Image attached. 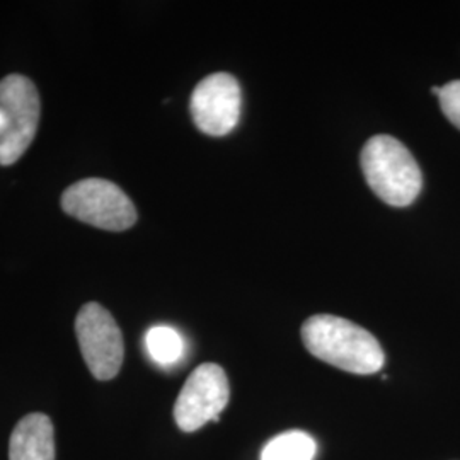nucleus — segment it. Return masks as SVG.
<instances>
[{
  "label": "nucleus",
  "instance_id": "10",
  "mask_svg": "<svg viewBox=\"0 0 460 460\" xmlns=\"http://www.w3.org/2000/svg\"><path fill=\"white\" fill-rule=\"evenodd\" d=\"M146 345L150 358L163 367L180 362L184 353L181 334L171 326H154L148 329Z\"/></svg>",
  "mask_w": 460,
  "mask_h": 460
},
{
  "label": "nucleus",
  "instance_id": "1",
  "mask_svg": "<svg viewBox=\"0 0 460 460\" xmlns=\"http://www.w3.org/2000/svg\"><path fill=\"white\" fill-rule=\"evenodd\" d=\"M300 332L304 345L315 358L349 374H377L385 363V353L377 338L343 317L313 315L304 323Z\"/></svg>",
  "mask_w": 460,
  "mask_h": 460
},
{
  "label": "nucleus",
  "instance_id": "2",
  "mask_svg": "<svg viewBox=\"0 0 460 460\" xmlns=\"http://www.w3.org/2000/svg\"><path fill=\"white\" fill-rule=\"evenodd\" d=\"M370 190L391 207H408L421 193L423 176L411 152L391 135L372 137L360 155Z\"/></svg>",
  "mask_w": 460,
  "mask_h": 460
},
{
  "label": "nucleus",
  "instance_id": "4",
  "mask_svg": "<svg viewBox=\"0 0 460 460\" xmlns=\"http://www.w3.org/2000/svg\"><path fill=\"white\" fill-rule=\"evenodd\" d=\"M62 208L81 222L111 232L130 229L137 222L132 199L115 182L99 178L68 186L62 195Z\"/></svg>",
  "mask_w": 460,
  "mask_h": 460
},
{
  "label": "nucleus",
  "instance_id": "9",
  "mask_svg": "<svg viewBox=\"0 0 460 460\" xmlns=\"http://www.w3.org/2000/svg\"><path fill=\"white\" fill-rule=\"evenodd\" d=\"M315 452L317 445L311 435L292 429L264 445L261 460H314Z\"/></svg>",
  "mask_w": 460,
  "mask_h": 460
},
{
  "label": "nucleus",
  "instance_id": "11",
  "mask_svg": "<svg viewBox=\"0 0 460 460\" xmlns=\"http://www.w3.org/2000/svg\"><path fill=\"white\" fill-rule=\"evenodd\" d=\"M438 99L445 116L460 130V81H454L440 87Z\"/></svg>",
  "mask_w": 460,
  "mask_h": 460
},
{
  "label": "nucleus",
  "instance_id": "7",
  "mask_svg": "<svg viewBox=\"0 0 460 460\" xmlns=\"http://www.w3.org/2000/svg\"><path fill=\"white\" fill-rule=\"evenodd\" d=\"M243 94L234 75L217 72L198 84L191 94L190 110L199 132L224 137L232 132L241 118Z\"/></svg>",
  "mask_w": 460,
  "mask_h": 460
},
{
  "label": "nucleus",
  "instance_id": "6",
  "mask_svg": "<svg viewBox=\"0 0 460 460\" xmlns=\"http://www.w3.org/2000/svg\"><path fill=\"white\" fill-rule=\"evenodd\" d=\"M229 380L226 370L217 363H203L193 370L182 385L174 404V420L182 431L191 433L210 421H217L218 414L229 402Z\"/></svg>",
  "mask_w": 460,
  "mask_h": 460
},
{
  "label": "nucleus",
  "instance_id": "8",
  "mask_svg": "<svg viewBox=\"0 0 460 460\" xmlns=\"http://www.w3.org/2000/svg\"><path fill=\"white\" fill-rule=\"evenodd\" d=\"M9 460H55V431L47 414L33 412L17 423L9 442Z\"/></svg>",
  "mask_w": 460,
  "mask_h": 460
},
{
  "label": "nucleus",
  "instance_id": "5",
  "mask_svg": "<svg viewBox=\"0 0 460 460\" xmlns=\"http://www.w3.org/2000/svg\"><path fill=\"white\" fill-rule=\"evenodd\" d=\"M75 334L91 374L98 380L115 378L125 357L115 317L96 302L85 304L75 319Z\"/></svg>",
  "mask_w": 460,
  "mask_h": 460
},
{
  "label": "nucleus",
  "instance_id": "3",
  "mask_svg": "<svg viewBox=\"0 0 460 460\" xmlns=\"http://www.w3.org/2000/svg\"><path fill=\"white\" fill-rule=\"evenodd\" d=\"M40 94L28 77L0 81V165H11L30 148L40 125Z\"/></svg>",
  "mask_w": 460,
  "mask_h": 460
}]
</instances>
